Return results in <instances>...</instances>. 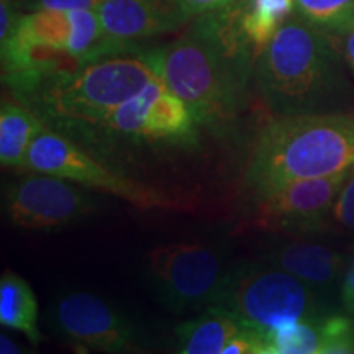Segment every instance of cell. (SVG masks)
<instances>
[{"label": "cell", "instance_id": "obj_1", "mask_svg": "<svg viewBox=\"0 0 354 354\" xmlns=\"http://www.w3.org/2000/svg\"><path fill=\"white\" fill-rule=\"evenodd\" d=\"M241 0L202 13L174 41L158 48L169 91L189 105L201 127L230 131L248 104L258 51L241 24Z\"/></svg>", "mask_w": 354, "mask_h": 354}, {"label": "cell", "instance_id": "obj_2", "mask_svg": "<svg viewBox=\"0 0 354 354\" xmlns=\"http://www.w3.org/2000/svg\"><path fill=\"white\" fill-rule=\"evenodd\" d=\"M344 61L335 35L294 13L256 59L253 82L272 117L348 112L354 91Z\"/></svg>", "mask_w": 354, "mask_h": 354}, {"label": "cell", "instance_id": "obj_3", "mask_svg": "<svg viewBox=\"0 0 354 354\" xmlns=\"http://www.w3.org/2000/svg\"><path fill=\"white\" fill-rule=\"evenodd\" d=\"M158 79H162L158 48L133 44L84 63L76 71L44 79L13 97L32 109L48 128L73 136L104 120Z\"/></svg>", "mask_w": 354, "mask_h": 354}, {"label": "cell", "instance_id": "obj_4", "mask_svg": "<svg viewBox=\"0 0 354 354\" xmlns=\"http://www.w3.org/2000/svg\"><path fill=\"white\" fill-rule=\"evenodd\" d=\"M354 169V112L272 117L251 149L245 180L254 196L300 179Z\"/></svg>", "mask_w": 354, "mask_h": 354}, {"label": "cell", "instance_id": "obj_5", "mask_svg": "<svg viewBox=\"0 0 354 354\" xmlns=\"http://www.w3.org/2000/svg\"><path fill=\"white\" fill-rule=\"evenodd\" d=\"M323 297L312 286L269 261H245L228 268L210 307L264 333L289 322L328 315L331 310Z\"/></svg>", "mask_w": 354, "mask_h": 354}, {"label": "cell", "instance_id": "obj_6", "mask_svg": "<svg viewBox=\"0 0 354 354\" xmlns=\"http://www.w3.org/2000/svg\"><path fill=\"white\" fill-rule=\"evenodd\" d=\"M24 169L46 172L73 180L88 189L104 190L130 202L138 209H176V202L166 192L133 180L99 161L81 145L63 133L44 128L30 146Z\"/></svg>", "mask_w": 354, "mask_h": 354}, {"label": "cell", "instance_id": "obj_7", "mask_svg": "<svg viewBox=\"0 0 354 354\" xmlns=\"http://www.w3.org/2000/svg\"><path fill=\"white\" fill-rule=\"evenodd\" d=\"M197 125L189 105L158 79L97 123L95 135L107 145L190 146Z\"/></svg>", "mask_w": 354, "mask_h": 354}, {"label": "cell", "instance_id": "obj_8", "mask_svg": "<svg viewBox=\"0 0 354 354\" xmlns=\"http://www.w3.org/2000/svg\"><path fill=\"white\" fill-rule=\"evenodd\" d=\"M227 272L223 251L207 243L158 246L146 258L149 286L174 313L210 307Z\"/></svg>", "mask_w": 354, "mask_h": 354}, {"label": "cell", "instance_id": "obj_9", "mask_svg": "<svg viewBox=\"0 0 354 354\" xmlns=\"http://www.w3.org/2000/svg\"><path fill=\"white\" fill-rule=\"evenodd\" d=\"M353 171V169H351ZM300 179L254 196V225L292 236L320 234L331 227L333 207L349 172Z\"/></svg>", "mask_w": 354, "mask_h": 354}, {"label": "cell", "instance_id": "obj_10", "mask_svg": "<svg viewBox=\"0 0 354 354\" xmlns=\"http://www.w3.org/2000/svg\"><path fill=\"white\" fill-rule=\"evenodd\" d=\"M3 209L15 227L50 232L92 215L97 202L73 180L32 171V174L8 185Z\"/></svg>", "mask_w": 354, "mask_h": 354}, {"label": "cell", "instance_id": "obj_11", "mask_svg": "<svg viewBox=\"0 0 354 354\" xmlns=\"http://www.w3.org/2000/svg\"><path fill=\"white\" fill-rule=\"evenodd\" d=\"M51 323L61 338L74 346L104 353L141 349L143 335L125 313L92 292L74 290L57 299Z\"/></svg>", "mask_w": 354, "mask_h": 354}, {"label": "cell", "instance_id": "obj_12", "mask_svg": "<svg viewBox=\"0 0 354 354\" xmlns=\"http://www.w3.org/2000/svg\"><path fill=\"white\" fill-rule=\"evenodd\" d=\"M97 12L107 37L120 44L177 32L190 20L179 0H104Z\"/></svg>", "mask_w": 354, "mask_h": 354}, {"label": "cell", "instance_id": "obj_13", "mask_svg": "<svg viewBox=\"0 0 354 354\" xmlns=\"http://www.w3.org/2000/svg\"><path fill=\"white\" fill-rule=\"evenodd\" d=\"M263 259L294 274L325 297L342 286L346 258L333 248L295 240L274 246Z\"/></svg>", "mask_w": 354, "mask_h": 354}, {"label": "cell", "instance_id": "obj_14", "mask_svg": "<svg viewBox=\"0 0 354 354\" xmlns=\"http://www.w3.org/2000/svg\"><path fill=\"white\" fill-rule=\"evenodd\" d=\"M46 125L32 109L19 100L3 99L0 107V162L24 169L26 154Z\"/></svg>", "mask_w": 354, "mask_h": 354}, {"label": "cell", "instance_id": "obj_15", "mask_svg": "<svg viewBox=\"0 0 354 354\" xmlns=\"http://www.w3.org/2000/svg\"><path fill=\"white\" fill-rule=\"evenodd\" d=\"M243 326L230 313L209 307L203 315L177 326V351L180 354H221Z\"/></svg>", "mask_w": 354, "mask_h": 354}, {"label": "cell", "instance_id": "obj_16", "mask_svg": "<svg viewBox=\"0 0 354 354\" xmlns=\"http://www.w3.org/2000/svg\"><path fill=\"white\" fill-rule=\"evenodd\" d=\"M0 323L24 333L32 344L41 342L38 328V302L28 282L19 274L6 271L0 279Z\"/></svg>", "mask_w": 354, "mask_h": 354}, {"label": "cell", "instance_id": "obj_17", "mask_svg": "<svg viewBox=\"0 0 354 354\" xmlns=\"http://www.w3.org/2000/svg\"><path fill=\"white\" fill-rule=\"evenodd\" d=\"M241 24L261 55L281 25L295 13V0H241Z\"/></svg>", "mask_w": 354, "mask_h": 354}, {"label": "cell", "instance_id": "obj_18", "mask_svg": "<svg viewBox=\"0 0 354 354\" xmlns=\"http://www.w3.org/2000/svg\"><path fill=\"white\" fill-rule=\"evenodd\" d=\"M322 318L289 322L264 331V354H322Z\"/></svg>", "mask_w": 354, "mask_h": 354}, {"label": "cell", "instance_id": "obj_19", "mask_svg": "<svg viewBox=\"0 0 354 354\" xmlns=\"http://www.w3.org/2000/svg\"><path fill=\"white\" fill-rule=\"evenodd\" d=\"M73 28V19H71L69 10L43 8V10L24 13L13 33L28 39V41L69 51Z\"/></svg>", "mask_w": 354, "mask_h": 354}, {"label": "cell", "instance_id": "obj_20", "mask_svg": "<svg viewBox=\"0 0 354 354\" xmlns=\"http://www.w3.org/2000/svg\"><path fill=\"white\" fill-rule=\"evenodd\" d=\"M295 13L335 37L354 28V0H295Z\"/></svg>", "mask_w": 354, "mask_h": 354}, {"label": "cell", "instance_id": "obj_21", "mask_svg": "<svg viewBox=\"0 0 354 354\" xmlns=\"http://www.w3.org/2000/svg\"><path fill=\"white\" fill-rule=\"evenodd\" d=\"M333 221L344 230H354V169L344 180L333 207Z\"/></svg>", "mask_w": 354, "mask_h": 354}, {"label": "cell", "instance_id": "obj_22", "mask_svg": "<svg viewBox=\"0 0 354 354\" xmlns=\"http://www.w3.org/2000/svg\"><path fill=\"white\" fill-rule=\"evenodd\" d=\"M221 354H264L263 333L245 325L230 339Z\"/></svg>", "mask_w": 354, "mask_h": 354}, {"label": "cell", "instance_id": "obj_23", "mask_svg": "<svg viewBox=\"0 0 354 354\" xmlns=\"http://www.w3.org/2000/svg\"><path fill=\"white\" fill-rule=\"evenodd\" d=\"M104 0H20L21 8L26 10H43V8H53V10H76V8H97Z\"/></svg>", "mask_w": 354, "mask_h": 354}, {"label": "cell", "instance_id": "obj_24", "mask_svg": "<svg viewBox=\"0 0 354 354\" xmlns=\"http://www.w3.org/2000/svg\"><path fill=\"white\" fill-rule=\"evenodd\" d=\"M339 299H342L344 312L354 315V250L344 269L342 286H339Z\"/></svg>", "mask_w": 354, "mask_h": 354}, {"label": "cell", "instance_id": "obj_25", "mask_svg": "<svg viewBox=\"0 0 354 354\" xmlns=\"http://www.w3.org/2000/svg\"><path fill=\"white\" fill-rule=\"evenodd\" d=\"M183 6L184 12L187 13L190 20L196 17L202 15V13H209L214 10H220V8L232 6V3L238 2V0H179Z\"/></svg>", "mask_w": 354, "mask_h": 354}, {"label": "cell", "instance_id": "obj_26", "mask_svg": "<svg viewBox=\"0 0 354 354\" xmlns=\"http://www.w3.org/2000/svg\"><path fill=\"white\" fill-rule=\"evenodd\" d=\"M339 38H342V50H343L344 59H346V64L349 66V69H351L354 74V28L342 35Z\"/></svg>", "mask_w": 354, "mask_h": 354}, {"label": "cell", "instance_id": "obj_27", "mask_svg": "<svg viewBox=\"0 0 354 354\" xmlns=\"http://www.w3.org/2000/svg\"><path fill=\"white\" fill-rule=\"evenodd\" d=\"M0 353L2 354H20L21 351L20 344L15 343L10 336L0 335Z\"/></svg>", "mask_w": 354, "mask_h": 354}, {"label": "cell", "instance_id": "obj_28", "mask_svg": "<svg viewBox=\"0 0 354 354\" xmlns=\"http://www.w3.org/2000/svg\"><path fill=\"white\" fill-rule=\"evenodd\" d=\"M19 2H20V0H19Z\"/></svg>", "mask_w": 354, "mask_h": 354}]
</instances>
